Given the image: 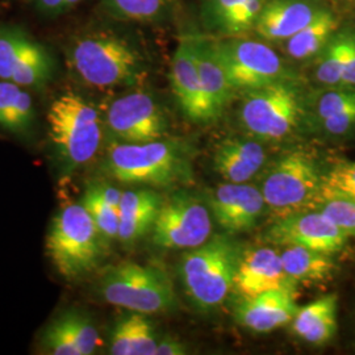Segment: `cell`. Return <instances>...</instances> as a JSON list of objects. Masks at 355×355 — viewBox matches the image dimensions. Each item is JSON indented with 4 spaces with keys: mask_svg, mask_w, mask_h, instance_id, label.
I'll return each mask as SVG.
<instances>
[{
    "mask_svg": "<svg viewBox=\"0 0 355 355\" xmlns=\"http://www.w3.org/2000/svg\"><path fill=\"white\" fill-rule=\"evenodd\" d=\"M243 249L229 236H214L183 254L179 270L191 302L202 311L223 304L233 288Z\"/></svg>",
    "mask_w": 355,
    "mask_h": 355,
    "instance_id": "obj_1",
    "label": "cell"
},
{
    "mask_svg": "<svg viewBox=\"0 0 355 355\" xmlns=\"http://www.w3.org/2000/svg\"><path fill=\"white\" fill-rule=\"evenodd\" d=\"M241 94L240 123L249 135L259 140H284L306 121L308 92L299 79Z\"/></svg>",
    "mask_w": 355,
    "mask_h": 355,
    "instance_id": "obj_2",
    "label": "cell"
},
{
    "mask_svg": "<svg viewBox=\"0 0 355 355\" xmlns=\"http://www.w3.org/2000/svg\"><path fill=\"white\" fill-rule=\"evenodd\" d=\"M69 62L83 82L98 89L135 85L145 73L140 51L108 32L78 38L69 51Z\"/></svg>",
    "mask_w": 355,
    "mask_h": 355,
    "instance_id": "obj_3",
    "label": "cell"
},
{
    "mask_svg": "<svg viewBox=\"0 0 355 355\" xmlns=\"http://www.w3.org/2000/svg\"><path fill=\"white\" fill-rule=\"evenodd\" d=\"M105 240L82 204L66 205L51 221L45 249L53 266L67 280H76L99 266Z\"/></svg>",
    "mask_w": 355,
    "mask_h": 355,
    "instance_id": "obj_4",
    "label": "cell"
},
{
    "mask_svg": "<svg viewBox=\"0 0 355 355\" xmlns=\"http://www.w3.org/2000/svg\"><path fill=\"white\" fill-rule=\"evenodd\" d=\"M49 139L66 173L87 164L102 141L96 108L76 92H64L51 102L46 114Z\"/></svg>",
    "mask_w": 355,
    "mask_h": 355,
    "instance_id": "obj_5",
    "label": "cell"
},
{
    "mask_svg": "<svg viewBox=\"0 0 355 355\" xmlns=\"http://www.w3.org/2000/svg\"><path fill=\"white\" fill-rule=\"evenodd\" d=\"M322 182L324 175L308 153L292 152L267 168L259 190L278 220L316 209L322 203Z\"/></svg>",
    "mask_w": 355,
    "mask_h": 355,
    "instance_id": "obj_6",
    "label": "cell"
},
{
    "mask_svg": "<svg viewBox=\"0 0 355 355\" xmlns=\"http://www.w3.org/2000/svg\"><path fill=\"white\" fill-rule=\"evenodd\" d=\"M99 291L110 304L144 315L167 312L177 302L173 282L162 267L129 261L103 271Z\"/></svg>",
    "mask_w": 355,
    "mask_h": 355,
    "instance_id": "obj_7",
    "label": "cell"
},
{
    "mask_svg": "<svg viewBox=\"0 0 355 355\" xmlns=\"http://www.w3.org/2000/svg\"><path fill=\"white\" fill-rule=\"evenodd\" d=\"M108 173L128 184L166 187L189 174L187 159L171 141L116 144L108 155Z\"/></svg>",
    "mask_w": 355,
    "mask_h": 355,
    "instance_id": "obj_8",
    "label": "cell"
},
{
    "mask_svg": "<svg viewBox=\"0 0 355 355\" xmlns=\"http://www.w3.org/2000/svg\"><path fill=\"white\" fill-rule=\"evenodd\" d=\"M215 41L229 82L236 92L299 79L291 66L265 42L243 36L218 37Z\"/></svg>",
    "mask_w": 355,
    "mask_h": 355,
    "instance_id": "obj_9",
    "label": "cell"
},
{
    "mask_svg": "<svg viewBox=\"0 0 355 355\" xmlns=\"http://www.w3.org/2000/svg\"><path fill=\"white\" fill-rule=\"evenodd\" d=\"M153 242L164 249H193L211 237L212 220L207 205L187 191L164 199L153 225Z\"/></svg>",
    "mask_w": 355,
    "mask_h": 355,
    "instance_id": "obj_10",
    "label": "cell"
},
{
    "mask_svg": "<svg viewBox=\"0 0 355 355\" xmlns=\"http://www.w3.org/2000/svg\"><path fill=\"white\" fill-rule=\"evenodd\" d=\"M107 124L110 132L123 144L161 140L167 130L162 107L144 91H135L116 99L110 105Z\"/></svg>",
    "mask_w": 355,
    "mask_h": 355,
    "instance_id": "obj_11",
    "label": "cell"
},
{
    "mask_svg": "<svg viewBox=\"0 0 355 355\" xmlns=\"http://www.w3.org/2000/svg\"><path fill=\"white\" fill-rule=\"evenodd\" d=\"M265 237L275 245L303 246L325 254L343 252L349 239L318 208L278 218Z\"/></svg>",
    "mask_w": 355,
    "mask_h": 355,
    "instance_id": "obj_12",
    "label": "cell"
},
{
    "mask_svg": "<svg viewBox=\"0 0 355 355\" xmlns=\"http://www.w3.org/2000/svg\"><path fill=\"white\" fill-rule=\"evenodd\" d=\"M170 80L178 105L189 120L207 124L218 119L204 91L189 37L179 42L174 53Z\"/></svg>",
    "mask_w": 355,
    "mask_h": 355,
    "instance_id": "obj_13",
    "label": "cell"
},
{
    "mask_svg": "<svg viewBox=\"0 0 355 355\" xmlns=\"http://www.w3.org/2000/svg\"><path fill=\"white\" fill-rule=\"evenodd\" d=\"M209 207L216 223L233 234L253 228L266 203L258 187L246 183H227L212 192Z\"/></svg>",
    "mask_w": 355,
    "mask_h": 355,
    "instance_id": "obj_14",
    "label": "cell"
},
{
    "mask_svg": "<svg viewBox=\"0 0 355 355\" xmlns=\"http://www.w3.org/2000/svg\"><path fill=\"white\" fill-rule=\"evenodd\" d=\"M296 283L287 275L279 252L258 248L242 252L233 288L242 297H252L271 290H293Z\"/></svg>",
    "mask_w": 355,
    "mask_h": 355,
    "instance_id": "obj_15",
    "label": "cell"
},
{
    "mask_svg": "<svg viewBox=\"0 0 355 355\" xmlns=\"http://www.w3.org/2000/svg\"><path fill=\"white\" fill-rule=\"evenodd\" d=\"M327 8L328 6L321 0H267L254 32L262 40L283 42L312 23Z\"/></svg>",
    "mask_w": 355,
    "mask_h": 355,
    "instance_id": "obj_16",
    "label": "cell"
},
{
    "mask_svg": "<svg viewBox=\"0 0 355 355\" xmlns=\"http://www.w3.org/2000/svg\"><path fill=\"white\" fill-rule=\"evenodd\" d=\"M297 309L293 290H271L243 297L236 309V318L246 329L268 333L292 322Z\"/></svg>",
    "mask_w": 355,
    "mask_h": 355,
    "instance_id": "obj_17",
    "label": "cell"
},
{
    "mask_svg": "<svg viewBox=\"0 0 355 355\" xmlns=\"http://www.w3.org/2000/svg\"><path fill=\"white\" fill-rule=\"evenodd\" d=\"M191 48L204 91L220 117L234 95L227 71L218 55L215 38L190 36Z\"/></svg>",
    "mask_w": 355,
    "mask_h": 355,
    "instance_id": "obj_18",
    "label": "cell"
},
{
    "mask_svg": "<svg viewBox=\"0 0 355 355\" xmlns=\"http://www.w3.org/2000/svg\"><path fill=\"white\" fill-rule=\"evenodd\" d=\"M266 159L263 146L257 141L229 137L217 146L214 167L230 183H246L262 170Z\"/></svg>",
    "mask_w": 355,
    "mask_h": 355,
    "instance_id": "obj_19",
    "label": "cell"
},
{
    "mask_svg": "<svg viewBox=\"0 0 355 355\" xmlns=\"http://www.w3.org/2000/svg\"><path fill=\"white\" fill-rule=\"evenodd\" d=\"M164 199L152 190L124 191L119 205L120 241L132 243L152 230Z\"/></svg>",
    "mask_w": 355,
    "mask_h": 355,
    "instance_id": "obj_20",
    "label": "cell"
},
{
    "mask_svg": "<svg viewBox=\"0 0 355 355\" xmlns=\"http://www.w3.org/2000/svg\"><path fill=\"white\" fill-rule=\"evenodd\" d=\"M337 311V295H325L297 309L292 320V330L305 343L318 346L325 345L334 337L338 329Z\"/></svg>",
    "mask_w": 355,
    "mask_h": 355,
    "instance_id": "obj_21",
    "label": "cell"
},
{
    "mask_svg": "<svg viewBox=\"0 0 355 355\" xmlns=\"http://www.w3.org/2000/svg\"><path fill=\"white\" fill-rule=\"evenodd\" d=\"M157 334L146 315L129 311L120 318L111 336L110 353L114 355H155Z\"/></svg>",
    "mask_w": 355,
    "mask_h": 355,
    "instance_id": "obj_22",
    "label": "cell"
},
{
    "mask_svg": "<svg viewBox=\"0 0 355 355\" xmlns=\"http://www.w3.org/2000/svg\"><path fill=\"white\" fill-rule=\"evenodd\" d=\"M282 263L296 284H318L333 278L337 265L331 254L320 253L303 246H286L280 252Z\"/></svg>",
    "mask_w": 355,
    "mask_h": 355,
    "instance_id": "obj_23",
    "label": "cell"
},
{
    "mask_svg": "<svg viewBox=\"0 0 355 355\" xmlns=\"http://www.w3.org/2000/svg\"><path fill=\"white\" fill-rule=\"evenodd\" d=\"M340 17L327 8L312 23L304 26L292 37L283 41V49L295 61L315 58L333 37V35L340 29Z\"/></svg>",
    "mask_w": 355,
    "mask_h": 355,
    "instance_id": "obj_24",
    "label": "cell"
},
{
    "mask_svg": "<svg viewBox=\"0 0 355 355\" xmlns=\"http://www.w3.org/2000/svg\"><path fill=\"white\" fill-rule=\"evenodd\" d=\"M349 46L350 28L338 29L315 57L313 78L321 89L341 86Z\"/></svg>",
    "mask_w": 355,
    "mask_h": 355,
    "instance_id": "obj_25",
    "label": "cell"
},
{
    "mask_svg": "<svg viewBox=\"0 0 355 355\" xmlns=\"http://www.w3.org/2000/svg\"><path fill=\"white\" fill-rule=\"evenodd\" d=\"M53 61L48 51L36 41H31L13 69L11 80L17 86L41 87L51 78Z\"/></svg>",
    "mask_w": 355,
    "mask_h": 355,
    "instance_id": "obj_26",
    "label": "cell"
},
{
    "mask_svg": "<svg viewBox=\"0 0 355 355\" xmlns=\"http://www.w3.org/2000/svg\"><path fill=\"white\" fill-rule=\"evenodd\" d=\"M355 108V87H324L308 94L306 121L313 127L336 114Z\"/></svg>",
    "mask_w": 355,
    "mask_h": 355,
    "instance_id": "obj_27",
    "label": "cell"
},
{
    "mask_svg": "<svg viewBox=\"0 0 355 355\" xmlns=\"http://www.w3.org/2000/svg\"><path fill=\"white\" fill-rule=\"evenodd\" d=\"M116 17L136 23H157L170 11V0H104Z\"/></svg>",
    "mask_w": 355,
    "mask_h": 355,
    "instance_id": "obj_28",
    "label": "cell"
},
{
    "mask_svg": "<svg viewBox=\"0 0 355 355\" xmlns=\"http://www.w3.org/2000/svg\"><path fill=\"white\" fill-rule=\"evenodd\" d=\"M76 343L80 355L94 354L99 347L101 337L89 316L76 309H69L55 318Z\"/></svg>",
    "mask_w": 355,
    "mask_h": 355,
    "instance_id": "obj_29",
    "label": "cell"
},
{
    "mask_svg": "<svg viewBox=\"0 0 355 355\" xmlns=\"http://www.w3.org/2000/svg\"><path fill=\"white\" fill-rule=\"evenodd\" d=\"M82 205L89 212L96 228L102 233L105 240L117 239L119 236V208L104 200L96 186L86 191Z\"/></svg>",
    "mask_w": 355,
    "mask_h": 355,
    "instance_id": "obj_30",
    "label": "cell"
},
{
    "mask_svg": "<svg viewBox=\"0 0 355 355\" xmlns=\"http://www.w3.org/2000/svg\"><path fill=\"white\" fill-rule=\"evenodd\" d=\"M32 38L20 28H0V78L11 80L13 69Z\"/></svg>",
    "mask_w": 355,
    "mask_h": 355,
    "instance_id": "obj_31",
    "label": "cell"
},
{
    "mask_svg": "<svg viewBox=\"0 0 355 355\" xmlns=\"http://www.w3.org/2000/svg\"><path fill=\"white\" fill-rule=\"evenodd\" d=\"M329 199L355 202V162L338 164L324 175L322 202Z\"/></svg>",
    "mask_w": 355,
    "mask_h": 355,
    "instance_id": "obj_32",
    "label": "cell"
},
{
    "mask_svg": "<svg viewBox=\"0 0 355 355\" xmlns=\"http://www.w3.org/2000/svg\"><path fill=\"white\" fill-rule=\"evenodd\" d=\"M243 0H203L202 19L211 32L225 37L229 23Z\"/></svg>",
    "mask_w": 355,
    "mask_h": 355,
    "instance_id": "obj_33",
    "label": "cell"
},
{
    "mask_svg": "<svg viewBox=\"0 0 355 355\" xmlns=\"http://www.w3.org/2000/svg\"><path fill=\"white\" fill-rule=\"evenodd\" d=\"M42 350L53 355H80L76 343L71 340L61 322L54 318L45 328L41 337Z\"/></svg>",
    "mask_w": 355,
    "mask_h": 355,
    "instance_id": "obj_34",
    "label": "cell"
},
{
    "mask_svg": "<svg viewBox=\"0 0 355 355\" xmlns=\"http://www.w3.org/2000/svg\"><path fill=\"white\" fill-rule=\"evenodd\" d=\"M324 215L345 232L349 237H355V202L346 199L324 200L318 207Z\"/></svg>",
    "mask_w": 355,
    "mask_h": 355,
    "instance_id": "obj_35",
    "label": "cell"
},
{
    "mask_svg": "<svg viewBox=\"0 0 355 355\" xmlns=\"http://www.w3.org/2000/svg\"><path fill=\"white\" fill-rule=\"evenodd\" d=\"M266 1L267 0H243L229 23L225 37L243 36L245 33L254 31L255 23Z\"/></svg>",
    "mask_w": 355,
    "mask_h": 355,
    "instance_id": "obj_36",
    "label": "cell"
},
{
    "mask_svg": "<svg viewBox=\"0 0 355 355\" xmlns=\"http://www.w3.org/2000/svg\"><path fill=\"white\" fill-rule=\"evenodd\" d=\"M315 127L325 136L340 139L355 132V108L343 114H336L318 123Z\"/></svg>",
    "mask_w": 355,
    "mask_h": 355,
    "instance_id": "obj_37",
    "label": "cell"
},
{
    "mask_svg": "<svg viewBox=\"0 0 355 355\" xmlns=\"http://www.w3.org/2000/svg\"><path fill=\"white\" fill-rule=\"evenodd\" d=\"M20 92V86L12 80L0 82V125L8 130L12 129L15 104Z\"/></svg>",
    "mask_w": 355,
    "mask_h": 355,
    "instance_id": "obj_38",
    "label": "cell"
},
{
    "mask_svg": "<svg viewBox=\"0 0 355 355\" xmlns=\"http://www.w3.org/2000/svg\"><path fill=\"white\" fill-rule=\"evenodd\" d=\"M35 119V112H33V102L31 95L20 89L17 101L15 104V110H13L12 117V129L11 132L13 133H23L26 132Z\"/></svg>",
    "mask_w": 355,
    "mask_h": 355,
    "instance_id": "obj_39",
    "label": "cell"
},
{
    "mask_svg": "<svg viewBox=\"0 0 355 355\" xmlns=\"http://www.w3.org/2000/svg\"><path fill=\"white\" fill-rule=\"evenodd\" d=\"M341 86L355 87V29H350V46H349V54L346 60Z\"/></svg>",
    "mask_w": 355,
    "mask_h": 355,
    "instance_id": "obj_40",
    "label": "cell"
},
{
    "mask_svg": "<svg viewBox=\"0 0 355 355\" xmlns=\"http://www.w3.org/2000/svg\"><path fill=\"white\" fill-rule=\"evenodd\" d=\"M186 345L177 338L166 337L157 345L155 355H184L187 354Z\"/></svg>",
    "mask_w": 355,
    "mask_h": 355,
    "instance_id": "obj_41",
    "label": "cell"
},
{
    "mask_svg": "<svg viewBox=\"0 0 355 355\" xmlns=\"http://www.w3.org/2000/svg\"><path fill=\"white\" fill-rule=\"evenodd\" d=\"M96 187H98V190H99L101 195H102L107 203H110L111 205L116 207V208H119L120 200H121V195H123L121 191H119L117 189H114V187H110V186H96Z\"/></svg>",
    "mask_w": 355,
    "mask_h": 355,
    "instance_id": "obj_42",
    "label": "cell"
},
{
    "mask_svg": "<svg viewBox=\"0 0 355 355\" xmlns=\"http://www.w3.org/2000/svg\"><path fill=\"white\" fill-rule=\"evenodd\" d=\"M40 10L54 13L64 10V0H36Z\"/></svg>",
    "mask_w": 355,
    "mask_h": 355,
    "instance_id": "obj_43",
    "label": "cell"
},
{
    "mask_svg": "<svg viewBox=\"0 0 355 355\" xmlns=\"http://www.w3.org/2000/svg\"><path fill=\"white\" fill-rule=\"evenodd\" d=\"M80 0H64V8H69V7H73L78 4Z\"/></svg>",
    "mask_w": 355,
    "mask_h": 355,
    "instance_id": "obj_44",
    "label": "cell"
}]
</instances>
